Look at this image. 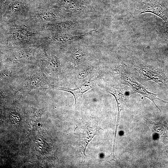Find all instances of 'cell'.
Listing matches in <instances>:
<instances>
[{
  "label": "cell",
  "mask_w": 168,
  "mask_h": 168,
  "mask_svg": "<svg viewBox=\"0 0 168 168\" xmlns=\"http://www.w3.org/2000/svg\"><path fill=\"white\" fill-rule=\"evenodd\" d=\"M88 72L86 70L80 72L77 75V77L79 79H82L85 78L88 74Z\"/></svg>",
  "instance_id": "16"
},
{
  "label": "cell",
  "mask_w": 168,
  "mask_h": 168,
  "mask_svg": "<svg viewBox=\"0 0 168 168\" xmlns=\"http://www.w3.org/2000/svg\"><path fill=\"white\" fill-rule=\"evenodd\" d=\"M49 84L45 75L39 71L29 75L25 79L21 89L24 92H30L41 87L47 86L49 88Z\"/></svg>",
  "instance_id": "1"
},
{
  "label": "cell",
  "mask_w": 168,
  "mask_h": 168,
  "mask_svg": "<svg viewBox=\"0 0 168 168\" xmlns=\"http://www.w3.org/2000/svg\"><path fill=\"white\" fill-rule=\"evenodd\" d=\"M165 125L166 129L167 130V133L168 134V124L166 123Z\"/></svg>",
  "instance_id": "19"
},
{
  "label": "cell",
  "mask_w": 168,
  "mask_h": 168,
  "mask_svg": "<svg viewBox=\"0 0 168 168\" xmlns=\"http://www.w3.org/2000/svg\"><path fill=\"white\" fill-rule=\"evenodd\" d=\"M165 53L166 56L168 57V46L165 49Z\"/></svg>",
  "instance_id": "18"
},
{
  "label": "cell",
  "mask_w": 168,
  "mask_h": 168,
  "mask_svg": "<svg viewBox=\"0 0 168 168\" xmlns=\"http://www.w3.org/2000/svg\"><path fill=\"white\" fill-rule=\"evenodd\" d=\"M110 93L114 96L117 104L118 113L116 127V128L117 129L119 124L120 113L124 108V98L123 94L117 90H113Z\"/></svg>",
  "instance_id": "7"
},
{
  "label": "cell",
  "mask_w": 168,
  "mask_h": 168,
  "mask_svg": "<svg viewBox=\"0 0 168 168\" xmlns=\"http://www.w3.org/2000/svg\"><path fill=\"white\" fill-rule=\"evenodd\" d=\"M73 37L68 34H63L56 35L49 38V40L51 42H65L73 38Z\"/></svg>",
  "instance_id": "12"
},
{
  "label": "cell",
  "mask_w": 168,
  "mask_h": 168,
  "mask_svg": "<svg viewBox=\"0 0 168 168\" xmlns=\"http://www.w3.org/2000/svg\"><path fill=\"white\" fill-rule=\"evenodd\" d=\"M122 78L124 81L129 84L134 92L139 93L143 96L147 97L150 99L160 111L161 110L154 102V100L155 99L159 100L168 104V102L165 101L158 98L157 95L148 91L143 86L137 82L132 77H130L126 75H123L122 76Z\"/></svg>",
  "instance_id": "3"
},
{
  "label": "cell",
  "mask_w": 168,
  "mask_h": 168,
  "mask_svg": "<svg viewBox=\"0 0 168 168\" xmlns=\"http://www.w3.org/2000/svg\"><path fill=\"white\" fill-rule=\"evenodd\" d=\"M84 56V54L81 51H76L72 54V60L75 63H78L81 61Z\"/></svg>",
  "instance_id": "15"
},
{
  "label": "cell",
  "mask_w": 168,
  "mask_h": 168,
  "mask_svg": "<svg viewBox=\"0 0 168 168\" xmlns=\"http://www.w3.org/2000/svg\"><path fill=\"white\" fill-rule=\"evenodd\" d=\"M12 78V72L9 69L2 70L0 72V82L4 83L8 82Z\"/></svg>",
  "instance_id": "13"
},
{
  "label": "cell",
  "mask_w": 168,
  "mask_h": 168,
  "mask_svg": "<svg viewBox=\"0 0 168 168\" xmlns=\"http://www.w3.org/2000/svg\"><path fill=\"white\" fill-rule=\"evenodd\" d=\"M92 86L90 83H86L74 89L69 88L60 87L50 85V88L55 89L57 90H62L70 92L74 96L75 99V104L77 99L82 97L83 94L88 90L92 88Z\"/></svg>",
  "instance_id": "5"
},
{
  "label": "cell",
  "mask_w": 168,
  "mask_h": 168,
  "mask_svg": "<svg viewBox=\"0 0 168 168\" xmlns=\"http://www.w3.org/2000/svg\"><path fill=\"white\" fill-rule=\"evenodd\" d=\"M9 0H1V3L2 4H6Z\"/></svg>",
  "instance_id": "17"
},
{
  "label": "cell",
  "mask_w": 168,
  "mask_h": 168,
  "mask_svg": "<svg viewBox=\"0 0 168 168\" xmlns=\"http://www.w3.org/2000/svg\"><path fill=\"white\" fill-rule=\"evenodd\" d=\"M33 51L30 49H24L16 53L12 60L14 63L17 65H21L24 62L29 61L34 57Z\"/></svg>",
  "instance_id": "6"
},
{
  "label": "cell",
  "mask_w": 168,
  "mask_h": 168,
  "mask_svg": "<svg viewBox=\"0 0 168 168\" xmlns=\"http://www.w3.org/2000/svg\"><path fill=\"white\" fill-rule=\"evenodd\" d=\"M35 33L29 31L25 25L13 26L10 29L9 36L14 44H22L29 41Z\"/></svg>",
  "instance_id": "2"
},
{
  "label": "cell",
  "mask_w": 168,
  "mask_h": 168,
  "mask_svg": "<svg viewBox=\"0 0 168 168\" xmlns=\"http://www.w3.org/2000/svg\"><path fill=\"white\" fill-rule=\"evenodd\" d=\"M40 65L41 68L48 75L56 74L60 69V63L58 58L54 55H49L46 52Z\"/></svg>",
  "instance_id": "4"
},
{
  "label": "cell",
  "mask_w": 168,
  "mask_h": 168,
  "mask_svg": "<svg viewBox=\"0 0 168 168\" xmlns=\"http://www.w3.org/2000/svg\"><path fill=\"white\" fill-rule=\"evenodd\" d=\"M156 30L161 39L168 42V21L158 24L156 26Z\"/></svg>",
  "instance_id": "9"
},
{
  "label": "cell",
  "mask_w": 168,
  "mask_h": 168,
  "mask_svg": "<svg viewBox=\"0 0 168 168\" xmlns=\"http://www.w3.org/2000/svg\"><path fill=\"white\" fill-rule=\"evenodd\" d=\"M70 23L68 22H62L53 24H48L42 26V28L47 30L55 31L66 29L68 28Z\"/></svg>",
  "instance_id": "10"
},
{
  "label": "cell",
  "mask_w": 168,
  "mask_h": 168,
  "mask_svg": "<svg viewBox=\"0 0 168 168\" xmlns=\"http://www.w3.org/2000/svg\"><path fill=\"white\" fill-rule=\"evenodd\" d=\"M62 2L64 6L69 9L80 10L81 8V4L77 0H63Z\"/></svg>",
  "instance_id": "11"
},
{
  "label": "cell",
  "mask_w": 168,
  "mask_h": 168,
  "mask_svg": "<svg viewBox=\"0 0 168 168\" xmlns=\"http://www.w3.org/2000/svg\"><path fill=\"white\" fill-rule=\"evenodd\" d=\"M25 4L23 2L18 0L13 2L10 6L11 12L14 13L18 12L24 9Z\"/></svg>",
  "instance_id": "14"
},
{
  "label": "cell",
  "mask_w": 168,
  "mask_h": 168,
  "mask_svg": "<svg viewBox=\"0 0 168 168\" xmlns=\"http://www.w3.org/2000/svg\"><path fill=\"white\" fill-rule=\"evenodd\" d=\"M56 12H40L35 16L36 21L44 22L54 19L57 17Z\"/></svg>",
  "instance_id": "8"
},
{
  "label": "cell",
  "mask_w": 168,
  "mask_h": 168,
  "mask_svg": "<svg viewBox=\"0 0 168 168\" xmlns=\"http://www.w3.org/2000/svg\"><path fill=\"white\" fill-rule=\"evenodd\" d=\"M167 8H168V5L167 6Z\"/></svg>",
  "instance_id": "20"
}]
</instances>
